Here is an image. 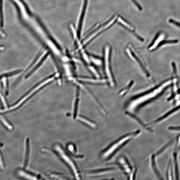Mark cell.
I'll return each instance as SVG.
<instances>
[{
	"label": "cell",
	"instance_id": "cell-1",
	"mask_svg": "<svg viewBox=\"0 0 180 180\" xmlns=\"http://www.w3.org/2000/svg\"><path fill=\"white\" fill-rule=\"evenodd\" d=\"M141 133L140 130L138 129L120 137L102 151L100 154L101 157L105 160L111 159L128 143L140 136Z\"/></svg>",
	"mask_w": 180,
	"mask_h": 180
},
{
	"label": "cell",
	"instance_id": "cell-2",
	"mask_svg": "<svg viewBox=\"0 0 180 180\" xmlns=\"http://www.w3.org/2000/svg\"><path fill=\"white\" fill-rule=\"evenodd\" d=\"M163 84L156 87V89L143 95L138 97L130 100L127 103L125 107V111L130 112H137L139 111L143 106L158 97L163 93L168 88L166 87L163 91H161Z\"/></svg>",
	"mask_w": 180,
	"mask_h": 180
},
{
	"label": "cell",
	"instance_id": "cell-3",
	"mask_svg": "<svg viewBox=\"0 0 180 180\" xmlns=\"http://www.w3.org/2000/svg\"><path fill=\"white\" fill-rule=\"evenodd\" d=\"M54 148H55V151L57 152L61 158L70 168L75 175L76 180H82L80 179L78 170L75 163H74V162L72 160L71 157L65 151L62 146L58 144H57L55 145Z\"/></svg>",
	"mask_w": 180,
	"mask_h": 180
},
{
	"label": "cell",
	"instance_id": "cell-4",
	"mask_svg": "<svg viewBox=\"0 0 180 180\" xmlns=\"http://www.w3.org/2000/svg\"><path fill=\"white\" fill-rule=\"evenodd\" d=\"M117 164L122 168L126 174H129L131 172L132 169L129 161L125 156H121L119 157Z\"/></svg>",
	"mask_w": 180,
	"mask_h": 180
},
{
	"label": "cell",
	"instance_id": "cell-5",
	"mask_svg": "<svg viewBox=\"0 0 180 180\" xmlns=\"http://www.w3.org/2000/svg\"><path fill=\"white\" fill-rule=\"evenodd\" d=\"M109 48L108 46L106 47L105 48V70L106 73L109 79L110 84L111 85L113 84V80H112V76L110 72L109 67Z\"/></svg>",
	"mask_w": 180,
	"mask_h": 180
},
{
	"label": "cell",
	"instance_id": "cell-6",
	"mask_svg": "<svg viewBox=\"0 0 180 180\" xmlns=\"http://www.w3.org/2000/svg\"><path fill=\"white\" fill-rule=\"evenodd\" d=\"M125 113L126 115L129 116L130 118L136 120L146 130L150 132H153V130L150 127H148L147 124L144 123L138 117L135 116L133 113L127 111H125Z\"/></svg>",
	"mask_w": 180,
	"mask_h": 180
},
{
	"label": "cell",
	"instance_id": "cell-7",
	"mask_svg": "<svg viewBox=\"0 0 180 180\" xmlns=\"http://www.w3.org/2000/svg\"><path fill=\"white\" fill-rule=\"evenodd\" d=\"M156 157L154 154H152L149 157V161L150 167L152 169L153 172L154 173L155 175H156L159 179V180H163V177H162L161 174H160L156 167V162H155V157Z\"/></svg>",
	"mask_w": 180,
	"mask_h": 180
},
{
	"label": "cell",
	"instance_id": "cell-8",
	"mask_svg": "<svg viewBox=\"0 0 180 180\" xmlns=\"http://www.w3.org/2000/svg\"><path fill=\"white\" fill-rule=\"evenodd\" d=\"M79 92L77 91L76 93L73 102V116L74 119L77 118L78 110L79 105Z\"/></svg>",
	"mask_w": 180,
	"mask_h": 180
},
{
	"label": "cell",
	"instance_id": "cell-9",
	"mask_svg": "<svg viewBox=\"0 0 180 180\" xmlns=\"http://www.w3.org/2000/svg\"><path fill=\"white\" fill-rule=\"evenodd\" d=\"M18 174L20 177L24 178L28 180H42L38 178L32 174H31L28 173H26L22 170L18 171Z\"/></svg>",
	"mask_w": 180,
	"mask_h": 180
},
{
	"label": "cell",
	"instance_id": "cell-10",
	"mask_svg": "<svg viewBox=\"0 0 180 180\" xmlns=\"http://www.w3.org/2000/svg\"><path fill=\"white\" fill-rule=\"evenodd\" d=\"M78 120L86 124L89 127L93 129H94L97 127V125L93 121L90 120L89 119L84 118L81 116H78L77 118Z\"/></svg>",
	"mask_w": 180,
	"mask_h": 180
},
{
	"label": "cell",
	"instance_id": "cell-11",
	"mask_svg": "<svg viewBox=\"0 0 180 180\" xmlns=\"http://www.w3.org/2000/svg\"><path fill=\"white\" fill-rule=\"evenodd\" d=\"M22 71L23 70L22 69H19L2 74L0 75V80H3L4 78L6 77L10 78L18 75L21 73Z\"/></svg>",
	"mask_w": 180,
	"mask_h": 180
},
{
	"label": "cell",
	"instance_id": "cell-12",
	"mask_svg": "<svg viewBox=\"0 0 180 180\" xmlns=\"http://www.w3.org/2000/svg\"><path fill=\"white\" fill-rule=\"evenodd\" d=\"M26 148L24 163V166L25 168H26L28 165L29 154V141L28 139H27L26 141Z\"/></svg>",
	"mask_w": 180,
	"mask_h": 180
},
{
	"label": "cell",
	"instance_id": "cell-13",
	"mask_svg": "<svg viewBox=\"0 0 180 180\" xmlns=\"http://www.w3.org/2000/svg\"><path fill=\"white\" fill-rule=\"evenodd\" d=\"M8 78L6 77L4 78L3 80H2V82H3V84H2V85H3V88L4 92H5V93L6 94H8L9 91V82L8 81L7 79Z\"/></svg>",
	"mask_w": 180,
	"mask_h": 180
},
{
	"label": "cell",
	"instance_id": "cell-14",
	"mask_svg": "<svg viewBox=\"0 0 180 180\" xmlns=\"http://www.w3.org/2000/svg\"><path fill=\"white\" fill-rule=\"evenodd\" d=\"M178 42V41L177 40H165V41L161 42L160 43L159 46H160L162 45L167 44H177Z\"/></svg>",
	"mask_w": 180,
	"mask_h": 180
},
{
	"label": "cell",
	"instance_id": "cell-15",
	"mask_svg": "<svg viewBox=\"0 0 180 180\" xmlns=\"http://www.w3.org/2000/svg\"><path fill=\"white\" fill-rule=\"evenodd\" d=\"M169 21L170 23L174 24L176 26L180 28V24L179 23V22L175 21L174 20L172 19H170L169 20Z\"/></svg>",
	"mask_w": 180,
	"mask_h": 180
},
{
	"label": "cell",
	"instance_id": "cell-16",
	"mask_svg": "<svg viewBox=\"0 0 180 180\" xmlns=\"http://www.w3.org/2000/svg\"><path fill=\"white\" fill-rule=\"evenodd\" d=\"M169 129L170 130H174V131H180V126H179V127H171L169 128Z\"/></svg>",
	"mask_w": 180,
	"mask_h": 180
},
{
	"label": "cell",
	"instance_id": "cell-17",
	"mask_svg": "<svg viewBox=\"0 0 180 180\" xmlns=\"http://www.w3.org/2000/svg\"><path fill=\"white\" fill-rule=\"evenodd\" d=\"M68 148L71 152H73L74 150V146L72 145H70L69 146Z\"/></svg>",
	"mask_w": 180,
	"mask_h": 180
},
{
	"label": "cell",
	"instance_id": "cell-18",
	"mask_svg": "<svg viewBox=\"0 0 180 180\" xmlns=\"http://www.w3.org/2000/svg\"><path fill=\"white\" fill-rule=\"evenodd\" d=\"M113 180V179H111V180L110 179L109 180H109Z\"/></svg>",
	"mask_w": 180,
	"mask_h": 180
},
{
	"label": "cell",
	"instance_id": "cell-19",
	"mask_svg": "<svg viewBox=\"0 0 180 180\" xmlns=\"http://www.w3.org/2000/svg\"></svg>",
	"mask_w": 180,
	"mask_h": 180
}]
</instances>
